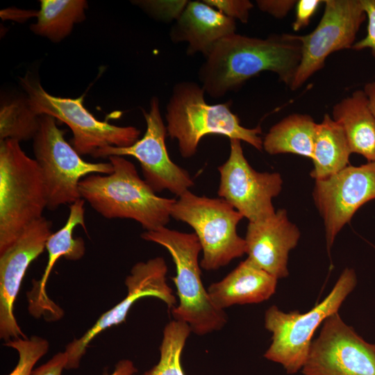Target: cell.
<instances>
[{"label":"cell","mask_w":375,"mask_h":375,"mask_svg":"<svg viewBox=\"0 0 375 375\" xmlns=\"http://www.w3.org/2000/svg\"><path fill=\"white\" fill-rule=\"evenodd\" d=\"M322 2H324V1L321 0L297 1L296 4L295 19L292 23L293 30L298 31L307 26L310 19Z\"/></svg>","instance_id":"cell-31"},{"label":"cell","mask_w":375,"mask_h":375,"mask_svg":"<svg viewBox=\"0 0 375 375\" xmlns=\"http://www.w3.org/2000/svg\"><path fill=\"white\" fill-rule=\"evenodd\" d=\"M368 19L367 33L361 40L355 42L353 49L362 50L369 49L375 58V0H360Z\"/></svg>","instance_id":"cell-30"},{"label":"cell","mask_w":375,"mask_h":375,"mask_svg":"<svg viewBox=\"0 0 375 375\" xmlns=\"http://www.w3.org/2000/svg\"><path fill=\"white\" fill-rule=\"evenodd\" d=\"M171 217L190 225L202 249L201 267L217 270L246 253L237 227L243 216L222 198L198 196L190 190L176 199Z\"/></svg>","instance_id":"cell-7"},{"label":"cell","mask_w":375,"mask_h":375,"mask_svg":"<svg viewBox=\"0 0 375 375\" xmlns=\"http://www.w3.org/2000/svg\"><path fill=\"white\" fill-rule=\"evenodd\" d=\"M33 140L35 160L41 170L47 193V208L57 209L81 199L79 183L92 174H108L113 170L111 162H90L65 138L56 119L41 115L40 128Z\"/></svg>","instance_id":"cell-9"},{"label":"cell","mask_w":375,"mask_h":375,"mask_svg":"<svg viewBox=\"0 0 375 375\" xmlns=\"http://www.w3.org/2000/svg\"><path fill=\"white\" fill-rule=\"evenodd\" d=\"M301 371L303 375H375V344L335 312L323 322Z\"/></svg>","instance_id":"cell-13"},{"label":"cell","mask_w":375,"mask_h":375,"mask_svg":"<svg viewBox=\"0 0 375 375\" xmlns=\"http://www.w3.org/2000/svg\"><path fill=\"white\" fill-rule=\"evenodd\" d=\"M201 85L192 81L176 84L167 105V135L178 142L181 155L193 156L201 140L219 135L244 141L257 150L262 149L260 126L246 128L231 110V102L210 105L205 99Z\"/></svg>","instance_id":"cell-3"},{"label":"cell","mask_w":375,"mask_h":375,"mask_svg":"<svg viewBox=\"0 0 375 375\" xmlns=\"http://www.w3.org/2000/svg\"><path fill=\"white\" fill-rule=\"evenodd\" d=\"M235 30V20L203 1H192L172 26L169 37L174 43L187 42L188 55L201 53L206 58L219 41Z\"/></svg>","instance_id":"cell-19"},{"label":"cell","mask_w":375,"mask_h":375,"mask_svg":"<svg viewBox=\"0 0 375 375\" xmlns=\"http://www.w3.org/2000/svg\"><path fill=\"white\" fill-rule=\"evenodd\" d=\"M141 238L165 248L176 267L172 278L176 288L178 303L171 310L174 320L186 323L192 333L204 335L221 330L227 323L225 310L212 302L201 280L199 256L202 251L194 233H184L166 226L146 231Z\"/></svg>","instance_id":"cell-4"},{"label":"cell","mask_w":375,"mask_h":375,"mask_svg":"<svg viewBox=\"0 0 375 375\" xmlns=\"http://www.w3.org/2000/svg\"><path fill=\"white\" fill-rule=\"evenodd\" d=\"M84 0H42L37 22L30 26L36 35L59 42L72 32L75 24L85 18Z\"/></svg>","instance_id":"cell-24"},{"label":"cell","mask_w":375,"mask_h":375,"mask_svg":"<svg viewBox=\"0 0 375 375\" xmlns=\"http://www.w3.org/2000/svg\"><path fill=\"white\" fill-rule=\"evenodd\" d=\"M301 58V43L296 35L261 39L235 33L215 44L199 68V78L205 93L215 99L265 71L277 74L289 87Z\"/></svg>","instance_id":"cell-1"},{"label":"cell","mask_w":375,"mask_h":375,"mask_svg":"<svg viewBox=\"0 0 375 375\" xmlns=\"http://www.w3.org/2000/svg\"><path fill=\"white\" fill-rule=\"evenodd\" d=\"M191 333L185 322L174 319L168 322L163 329L159 361L142 375H185L181 356Z\"/></svg>","instance_id":"cell-26"},{"label":"cell","mask_w":375,"mask_h":375,"mask_svg":"<svg viewBox=\"0 0 375 375\" xmlns=\"http://www.w3.org/2000/svg\"><path fill=\"white\" fill-rule=\"evenodd\" d=\"M241 142L230 140L228 158L217 168V194L249 222L262 221L276 212L272 200L280 194L283 179L278 172L255 170L244 156Z\"/></svg>","instance_id":"cell-12"},{"label":"cell","mask_w":375,"mask_h":375,"mask_svg":"<svg viewBox=\"0 0 375 375\" xmlns=\"http://www.w3.org/2000/svg\"><path fill=\"white\" fill-rule=\"evenodd\" d=\"M277 281L247 258L222 280L212 283L207 291L213 304L224 310L234 305L269 299L275 293Z\"/></svg>","instance_id":"cell-20"},{"label":"cell","mask_w":375,"mask_h":375,"mask_svg":"<svg viewBox=\"0 0 375 375\" xmlns=\"http://www.w3.org/2000/svg\"><path fill=\"white\" fill-rule=\"evenodd\" d=\"M323 15L309 34L297 35L301 58L289 85L301 88L323 68L327 57L337 51L352 48L358 30L366 18L360 0H326Z\"/></svg>","instance_id":"cell-10"},{"label":"cell","mask_w":375,"mask_h":375,"mask_svg":"<svg viewBox=\"0 0 375 375\" xmlns=\"http://www.w3.org/2000/svg\"><path fill=\"white\" fill-rule=\"evenodd\" d=\"M40 116L31 108L26 97L2 103L0 109V141L33 139L40 128Z\"/></svg>","instance_id":"cell-25"},{"label":"cell","mask_w":375,"mask_h":375,"mask_svg":"<svg viewBox=\"0 0 375 375\" xmlns=\"http://www.w3.org/2000/svg\"><path fill=\"white\" fill-rule=\"evenodd\" d=\"M297 2L295 0H258L256 4L262 12L281 19L288 14Z\"/></svg>","instance_id":"cell-32"},{"label":"cell","mask_w":375,"mask_h":375,"mask_svg":"<svg viewBox=\"0 0 375 375\" xmlns=\"http://www.w3.org/2000/svg\"><path fill=\"white\" fill-rule=\"evenodd\" d=\"M363 91L367 99L369 108L375 118V81L367 83Z\"/></svg>","instance_id":"cell-35"},{"label":"cell","mask_w":375,"mask_h":375,"mask_svg":"<svg viewBox=\"0 0 375 375\" xmlns=\"http://www.w3.org/2000/svg\"><path fill=\"white\" fill-rule=\"evenodd\" d=\"M206 3L234 20L242 23L249 20L253 3L248 0H203Z\"/></svg>","instance_id":"cell-28"},{"label":"cell","mask_w":375,"mask_h":375,"mask_svg":"<svg viewBox=\"0 0 375 375\" xmlns=\"http://www.w3.org/2000/svg\"><path fill=\"white\" fill-rule=\"evenodd\" d=\"M113 170L92 174L79 183L81 197L107 219H131L146 231L166 226L176 199L158 197L142 179L131 161L123 156L108 158Z\"/></svg>","instance_id":"cell-2"},{"label":"cell","mask_w":375,"mask_h":375,"mask_svg":"<svg viewBox=\"0 0 375 375\" xmlns=\"http://www.w3.org/2000/svg\"><path fill=\"white\" fill-rule=\"evenodd\" d=\"M52 223L42 217L27 226L6 250L0 253V338H26L14 315V306L27 268L46 249Z\"/></svg>","instance_id":"cell-16"},{"label":"cell","mask_w":375,"mask_h":375,"mask_svg":"<svg viewBox=\"0 0 375 375\" xmlns=\"http://www.w3.org/2000/svg\"><path fill=\"white\" fill-rule=\"evenodd\" d=\"M188 2V1H143L140 4L160 19L169 21L176 20Z\"/></svg>","instance_id":"cell-29"},{"label":"cell","mask_w":375,"mask_h":375,"mask_svg":"<svg viewBox=\"0 0 375 375\" xmlns=\"http://www.w3.org/2000/svg\"><path fill=\"white\" fill-rule=\"evenodd\" d=\"M4 345L15 349L19 355L17 364L9 375H31L35 364L47 353L49 347L46 339L37 335L10 340Z\"/></svg>","instance_id":"cell-27"},{"label":"cell","mask_w":375,"mask_h":375,"mask_svg":"<svg viewBox=\"0 0 375 375\" xmlns=\"http://www.w3.org/2000/svg\"><path fill=\"white\" fill-rule=\"evenodd\" d=\"M19 83L36 115L51 116L69 127L73 147L81 156H94L101 149L126 147L139 140L140 130L135 126H119L95 118L84 107L83 96L74 99L51 95L31 73L20 77Z\"/></svg>","instance_id":"cell-8"},{"label":"cell","mask_w":375,"mask_h":375,"mask_svg":"<svg viewBox=\"0 0 375 375\" xmlns=\"http://www.w3.org/2000/svg\"><path fill=\"white\" fill-rule=\"evenodd\" d=\"M85 200L80 199L69 206V213L65 225L51 233L47 242L48 261L41 278L33 280L32 288L27 292L28 310L35 318L43 317L47 322H56L64 315L63 310L48 296L46 285L56 261L62 256L69 260L81 259L85 251L82 238H73V231L81 225L87 232L85 224Z\"/></svg>","instance_id":"cell-17"},{"label":"cell","mask_w":375,"mask_h":375,"mask_svg":"<svg viewBox=\"0 0 375 375\" xmlns=\"http://www.w3.org/2000/svg\"><path fill=\"white\" fill-rule=\"evenodd\" d=\"M317 123L306 114L293 113L272 126L262 140L270 155L292 153L312 158Z\"/></svg>","instance_id":"cell-23"},{"label":"cell","mask_w":375,"mask_h":375,"mask_svg":"<svg viewBox=\"0 0 375 375\" xmlns=\"http://www.w3.org/2000/svg\"><path fill=\"white\" fill-rule=\"evenodd\" d=\"M356 283L355 271L346 268L328 296L308 312H285L276 306H270L265 313V327L272 333V343L264 357L281 365L290 374L302 369L315 331L326 318L338 312Z\"/></svg>","instance_id":"cell-6"},{"label":"cell","mask_w":375,"mask_h":375,"mask_svg":"<svg viewBox=\"0 0 375 375\" xmlns=\"http://www.w3.org/2000/svg\"><path fill=\"white\" fill-rule=\"evenodd\" d=\"M351 153L342 128L326 114L316 126L310 176L317 181L337 174L349 165Z\"/></svg>","instance_id":"cell-22"},{"label":"cell","mask_w":375,"mask_h":375,"mask_svg":"<svg viewBox=\"0 0 375 375\" xmlns=\"http://www.w3.org/2000/svg\"><path fill=\"white\" fill-rule=\"evenodd\" d=\"M147 128L141 139L126 147H108L98 150L94 158L111 156H132L141 167L145 182L156 192L167 190L178 197L194 185L189 172L174 163L169 156L167 135L158 97H152L149 112L143 110Z\"/></svg>","instance_id":"cell-11"},{"label":"cell","mask_w":375,"mask_h":375,"mask_svg":"<svg viewBox=\"0 0 375 375\" xmlns=\"http://www.w3.org/2000/svg\"><path fill=\"white\" fill-rule=\"evenodd\" d=\"M137 372L138 369L131 360L123 359L117 362L111 374L105 372L103 375H133Z\"/></svg>","instance_id":"cell-34"},{"label":"cell","mask_w":375,"mask_h":375,"mask_svg":"<svg viewBox=\"0 0 375 375\" xmlns=\"http://www.w3.org/2000/svg\"><path fill=\"white\" fill-rule=\"evenodd\" d=\"M67 355L64 352L55 354L48 362L33 369L31 375H61L67 362Z\"/></svg>","instance_id":"cell-33"},{"label":"cell","mask_w":375,"mask_h":375,"mask_svg":"<svg viewBox=\"0 0 375 375\" xmlns=\"http://www.w3.org/2000/svg\"><path fill=\"white\" fill-rule=\"evenodd\" d=\"M343 129L351 153L375 162V118L363 90H356L333 107L332 117Z\"/></svg>","instance_id":"cell-21"},{"label":"cell","mask_w":375,"mask_h":375,"mask_svg":"<svg viewBox=\"0 0 375 375\" xmlns=\"http://www.w3.org/2000/svg\"><path fill=\"white\" fill-rule=\"evenodd\" d=\"M167 265L162 257L138 262L125 278L127 294L119 303L101 315L94 324L81 338L67 344L66 369H76L90 342L101 331L126 321L133 303L145 297H153L163 301L169 310L176 306V299L167 282Z\"/></svg>","instance_id":"cell-15"},{"label":"cell","mask_w":375,"mask_h":375,"mask_svg":"<svg viewBox=\"0 0 375 375\" xmlns=\"http://www.w3.org/2000/svg\"><path fill=\"white\" fill-rule=\"evenodd\" d=\"M47 193L40 167L19 142L0 141V253L42 217Z\"/></svg>","instance_id":"cell-5"},{"label":"cell","mask_w":375,"mask_h":375,"mask_svg":"<svg viewBox=\"0 0 375 375\" xmlns=\"http://www.w3.org/2000/svg\"><path fill=\"white\" fill-rule=\"evenodd\" d=\"M312 197L324 221L330 253L341 229L360 207L375 199V162L348 165L335 174L315 181Z\"/></svg>","instance_id":"cell-14"},{"label":"cell","mask_w":375,"mask_h":375,"mask_svg":"<svg viewBox=\"0 0 375 375\" xmlns=\"http://www.w3.org/2000/svg\"><path fill=\"white\" fill-rule=\"evenodd\" d=\"M300 235L299 229L283 208L266 219L249 222L244 238L247 258L277 279L285 278L289 274V253L297 246Z\"/></svg>","instance_id":"cell-18"}]
</instances>
